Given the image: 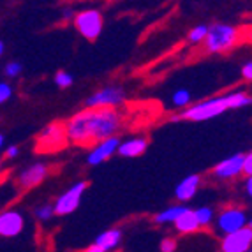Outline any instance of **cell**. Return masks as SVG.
<instances>
[{"label":"cell","mask_w":252,"mask_h":252,"mask_svg":"<svg viewBox=\"0 0 252 252\" xmlns=\"http://www.w3.org/2000/svg\"><path fill=\"white\" fill-rule=\"evenodd\" d=\"M4 134H0V150H2V147H4Z\"/></svg>","instance_id":"cell-34"},{"label":"cell","mask_w":252,"mask_h":252,"mask_svg":"<svg viewBox=\"0 0 252 252\" xmlns=\"http://www.w3.org/2000/svg\"><path fill=\"white\" fill-rule=\"evenodd\" d=\"M214 220H215L217 231L226 235V233H231V231H235V229L247 226L249 215L242 206L229 205V206H224L222 210L217 214V219H214Z\"/></svg>","instance_id":"cell-8"},{"label":"cell","mask_w":252,"mask_h":252,"mask_svg":"<svg viewBox=\"0 0 252 252\" xmlns=\"http://www.w3.org/2000/svg\"><path fill=\"white\" fill-rule=\"evenodd\" d=\"M34 215H35L37 220H41V222H48L50 219L55 217L53 205H39L34 210Z\"/></svg>","instance_id":"cell-22"},{"label":"cell","mask_w":252,"mask_h":252,"mask_svg":"<svg viewBox=\"0 0 252 252\" xmlns=\"http://www.w3.org/2000/svg\"><path fill=\"white\" fill-rule=\"evenodd\" d=\"M206 29H208L206 25L194 27V29L189 32V42H190V44H201V41L205 39V35H206Z\"/></svg>","instance_id":"cell-24"},{"label":"cell","mask_w":252,"mask_h":252,"mask_svg":"<svg viewBox=\"0 0 252 252\" xmlns=\"http://www.w3.org/2000/svg\"><path fill=\"white\" fill-rule=\"evenodd\" d=\"M194 214H196V219H198V222L201 227L212 226V222H214V219H215V212L210 206H199V208L194 210Z\"/></svg>","instance_id":"cell-20"},{"label":"cell","mask_w":252,"mask_h":252,"mask_svg":"<svg viewBox=\"0 0 252 252\" xmlns=\"http://www.w3.org/2000/svg\"><path fill=\"white\" fill-rule=\"evenodd\" d=\"M4 50H5V44H4V41H0V57L4 55Z\"/></svg>","instance_id":"cell-33"},{"label":"cell","mask_w":252,"mask_h":252,"mask_svg":"<svg viewBox=\"0 0 252 252\" xmlns=\"http://www.w3.org/2000/svg\"><path fill=\"white\" fill-rule=\"evenodd\" d=\"M242 162H244V154L229 156L215 164L212 175L219 180H233V178L242 175Z\"/></svg>","instance_id":"cell-13"},{"label":"cell","mask_w":252,"mask_h":252,"mask_svg":"<svg viewBox=\"0 0 252 252\" xmlns=\"http://www.w3.org/2000/svg\"><path fill=\"white\" fill-rule=\"evenodd\" d=\"M122 244V229L111 227L94 240V244L87 247V252H109L120 247Z\"/></svg>","instance_id":"cell-15"},{"label":"cell","mask_w":252,"mask_h":252,"mask_svg":"<svg viewBox=\"0 0 252 252\" xmlns=\"http://www.w3.org/2000/svg\"><path fill=\"white\" fill-rule=\"evenodd\" d=\"M252 247V226L240 227L231 233H226L220 242V251L222 252H249Z\"/></svg>","instance_id":"cell-10"},{"label":"cell","mask_w":252,"mask_h":252,"mask_svg":"<svg viewBox=\"0 0 252 252\" xmlns=\"http://www.w3.org/2000/svg\"><path fill=\"white\" fill-rule=\"evenodd\" d=\"M25 227V219L18 210H4L0 212V236L4 238H14Z\"/></svg>","instance_id":"cell-14"},{"label":"cell","mask_w":252,"mask_h":252,"mask_svg":"<svg viewBox=\"0 0 252 252\" xmlns=\"http://www.w3.org/2000/svg\"><path fill=\"white\" fill-rule=\"evenodd\" d=\"M242 78L245 81H251L252 80V62H245L242 65Z\"/></svg>","instance_id":"cell-29"},{"label":"cell","mask_w":252,"mask_h":252,"mask_svg":"<svg viewBox=\"0 0 252 252\" xmlns=\"http://www.w3.org/2000/svg\"><path fill=\"white\" fill-rule=\"evenodd\" d=\"M118 143H120L118 136H109V138H104V139H99V141H95V143H94V147H92V150L89 152L87 162H89L90 166H99V164L109 160L111 157L115 156V154H117Z\"/></svg>","instance_id":"cell-12"},{"label":"cell","mask_w":252,"mask_h":252,"mask_svg":"<svg viewBox=\"0 0 252 252\" xmlns=\"http://www.w3.org/2000/svg\"><path fill=\"white\" fill-rule=\"evenodd\" d=\"M229 108V99H227V94L224 95H215L210 99H205L201 102H196V104L185 106L184 111L177 117H173V122H180V120H187V122H206V120H212L215 117H220L222 113H226Z\"/></svg>","instance_id":"cell-3"},{"label":"cell","mask_w":252,"mask_h":252,"mask_svg":"<svg viewBox=\"0 0 252 252\" xmlns=\"http://www.w3.org/2000/svg\"><path fill=\"white\" fill-rule=\"evenodd\" d=\"M74 14H76L74 7H63L62 9V21H72Z\"/></svg>","instance_id":"cell-31"},{"label":"cell","mask_w":252,"mask_h":252,"mask_svg":"<svg viewBox=\"0 0 252 252\" xmlns=\"http://www.w3.org/2000/svg\"><path fill=\"white\" fill-rule=\"evenodd\" d=\"M242 175H245V177H252V154H244Z\"/></svg>","instance_id":"cell-28"},{"label":"cell","mask_w":252,"mask_h":252,"mask_svg":"<svg viewBox=\"0 0 252 252\" xmlns=\"http://www.w3.org/2000/svg\"><path fill=\"white\" fill-rule=\"evenodd\" d=\"M245 192H247V196L252 194V178L251 177H245Z\"/></svg>","instance_id":"cell-32"},{"label":"cell","mask_w":252,"mask_h":252,"mask_svg":"<svg viewBox=\"0 0 252 252\" xmlns=\"http://www.w3.org/2000/svg\"><path fill=\"white\" fill-rule=\"evenodd\" d=\"M18 156H20V148H18V147L11 145V147L5 148V152H4V157H5V159H16Z\"/></svg>","instance_id":"cell-30"},{"label":"cell","mask_w":252,"mask_h":252,"mask_svg":"<svg viewBox=\"0 0 252 252\" xmlns=\"http://www.w3.org/2000/svg\"><path fill=\"white\" fill-rule=\"evenodd\" d=\"M21 63L16 62V60H11V62H7L4 65V74L7 76V78H16V76L21 74Z\"/></svg>","instance_id":"cell-25"},{"label":"cell","mask_w":252,"mask_h":252,"mask_svg":"<svg viewBox=\"0 0 252 252\" xmlns=\"http://www.w3.org/2000/svg\"><path fill=\"white\" fill-rule=\"evenodd\" d=\"M72 83H74V78H72L71 72L59 71L57 74H55V85H57L59 89H69Z\"/></svg>","instance_id":"cell-23"},{"label":"cell","mask_w":252,"mask_h":252,"mask_svg":"<svg viewBox=\"0 0 252 252\" xmlns=\"http://www.w3.org/2000/svg\"><path fill=\"white\" fill-rule=\"evenodd\" d=\"M72 23H74V29L80 32L81 37L87 41H95L102 32L104 18H102L101 11H97V9H85V11L74 14Z\"/></svg>","instance_id":"cell-5"},{"label":"cell","mask_w":252,"mask_h":252,"mask_svg":"<svg viewBox=\"0 0 252 252\" xmlns=\"http://www.w3.org/2000/svg\"><path fill=\"white\" fill-rule=\"evenodd\" d=\"M13 97V87L5 81H0V104L7 102Z\"/></svg>","instance_id":"cell-26"},{"label":"cell","mask_w":252,"mask_h":252,"mask_svg":"<svg viewBox=\"0 0 252 252\" xmlns=\"http://www.w3.org/2000/svg\"><path fill=\"white\" fill-rule=\"evenodd\" d=\"M69 139L63 122H50L44 129L35 136V152L41 156L46 154H59L67 148Z\"/></svg>","instance_id":"cell-4"},{"label":"cell","mask_w":252,"mask_h":252,"mask_svg":"<svg viewBox=\"0 0 252 252\" xmlns=\"http://www.w3.org/2000/svg\"><path fill=\"white\" fill-rule=\"evenodd\" d=\"M173 226H175L177 233H180V235H192V233H198L199 229H201L194 210H190L187 206H185L184 210H182V214L173 220Z\"/></svg>","instance_id":"cell-18"},{"label":"cell","mask_w":252,"mask_h":252,"mask_svg":"<svg viewBox=\"0 0 252 252\" xmlns=\"http://www.w3.org/2000/svg\"><path fill=\"white\" fill-rule=\"evenodd\" d=\"M51 168L50 164L44 162H34L27 166L25 169H21L20 175H18V185L21 189H34L37 185H41L42 182L46 180L48 175H50Z\"/></svg>","instance_id":"cell-11"},{"label":"cell","mask_w":252,"mask_h":252,"mask_svg":"<svg viewBox=\"0 0 252 252\" xmlns=\"http://www.w3.org/2000/svg\"><path fill=\"white\" fill-rule=\"evenodd\" d=\"M124 126L126 115L120 111V108H89V132L92 145L99 139L117 136Z\"/></svg>","instance_id":"cell-2"},{"label":"cell","mask_w":252,"mask_h":252,"mask_svg":"<svg viewBox=\"0 0 252 252\" xmlns=\"http://www.w3.org/2000/svg\"><path fill=\"white\" fill-rule=\"evenodd\" d=\"M89 187V182L80 180L72 184L65 192H62L59 198L55 199L53 203V212L55 215L59 217H65V215H71L72 212H76L80 208L81 199H83V194Z\"/></svg>","instance_id":"cell-7"},{"label":"cell","mask_w":252,"mask_h":252,"mask_svg":"<svg viewBox=\"0 0 252 252\" xmlns=\"http://www.w3.org/2000/svg\"><path fill=\"white\" fill-rule=\"evenodd\" d=\"M63 126H65V132H67V139L71 145H76V147L92 145L89 132V108H83L81 111L74 113L69 120L63 122Z\"/></svg>","instance_id":"cell-6"},{"label":"cell","mask_w":252,"mask_h":252,"mask_svg":"<svg viewBox=\"0 0 252 252\" xmlns=\"http://www.w3.org/2000/svg\"><path fill=\"white\" fill-rule=\"evenodd\" d=\"M199 187H201V177H199V175H187V177L178 182V185L175 187V198L182 203L190 201V199L198 194Z\"/></svg>","instance_id":"cell-17"},{"label":"cell","mask_w":252,"mask_h":252,"mask_svg":"<svg viewBox=\"0 0 252 252\" xmlns=\"http://www.w3.org/2000/svg\"><path fill=\"white\" fill-rule=\"evenodd\" d=\"M2 180H4V177H2V175H0V182H2Z\"/></svg>","instance_id":"cell-36"},{"label":"cell","mask_w":252,"mask_h":252,"mask_svg":"<svg viewBox=\"0 0 252 252\" xmlns=\"http://www.w3.org/2000/svg\"><path fill=\"white\" fill-rule=\"evenodd\" d=\"M185 206L184 205H171L168 208H164L162 212L154 215V222L159 224V226H164V224H173V220L182 214Z\"/></svg>","instance_id":"cell-19"},{"label":"cell","mask_w":252,"mask_h":252,"mask_svg":"<svg viewBox=\"0 0 252 252\" xmlns=\"http://www.w3.org/2000/svg\"><path fill=\"white\" fill-rule=\"evenodd\" d=\"M190 101H192V97H190L189 90L178 89L173 94V106H177V108H185V106L190 104Z\"/></svg>","instance_id":"cell-21"},{"label":"cell","mask_w":252,"mask_h":252,"mask_svg":"<svg viewBox=\"0 0 252 252\" xmlns=\"http://www.w3.org/2000/svg\"><path fill=\"white\" fill-rule=\"evenodd\" d=\"M247 30L244 27L227 25V23H215L206 29V35L203 39V50L210 55L229 53L244 42Z\"/></svg>","instance_id":"cell-1"},{"label":"cell","mask_w":252,"mask_h":252,"mask_svg":"<svg viewBox=\"0 0 252 252\" xmlns=\"http://www.w3.org/2000/svg\"><path fill=\"white\" fill-rule=\"evenodd\" d=\"M160 252H175L177 251V240L175 238H162V242L159 244Z\"/></svg>","instance_id":"cell-27"},{"label":"cell","mask_w":252,"mask_h":252,"mask_svg":"<svg viewBox=\"0 0 252 252\" xmlns=\"http://www.w3.org/2000/svg\"><path fill=\"white\" fill-rule=\"evenodd\" d=\"M2 164H4V159H2V157H0V168H2Z\"/></svg>","instance_id":"cell-35"},{"label":"cell","mask_w":252,"mask_h":252,"mask_svg":"<svg viewBox=\"0 0 252 252\" xmlns=\"http://www.w3.org/2000/svg\"><path fill=\"white\" fill-rule=\"evenodd\" d=\"M148 148V139L143 136H136V138H129L126 141H120L117 148V154L126 159H136V157L143 156Z\"/></svg>","instance_id":"cell-16"},{"label":"cell","mask_w":252,"mask_h":252,"mask_svg":"<svg viewBox=\"0 0 252 252\" xmlns=\"http://www.w3.org/2000/svg\"><path fill=\"white\" fill-rule=\"evenodd\" d=\"M127 101L126 90L122 87H104L97 90L85 101L87 108H122Z\"/></svg>","instance_id":"cell-9"}]
</instances>
